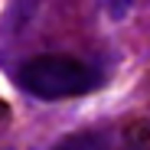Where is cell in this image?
Instances as JSON below:
<instances>
[{"mask_svg": "<svg viewBox=\"0 0 150 150\" xmlns=\"http://www.w3.org/2000/svg\"><path fill=\"white\" fill-rule=\"evenodd\" d=\"M101 85V72L72 56H36L20 69V88L39 101H65Z\"/></svg>", "mask_w": 150, "mask_h": 150, "instance_id": "6da1fadb", "label": "cell"}, {"mask_svg": "<svg viewBox=\"0 0 150 150\" xmlns=\"http://www.w3.org/2000/svg\"><path fill=\"white\" fill-rule=\"evenodd\" d=\"M105 4H108L111 16H124V13H127V7H131V0H105Z\"/></svg>", "mask_w": 150, "mask_h": 150, "instance_id": "7a4b0ae2", "label": "cell"}]
</instances>
